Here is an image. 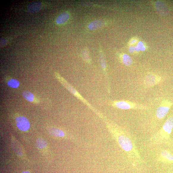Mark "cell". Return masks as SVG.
<instances>
[{"label":"cell","instance_id":"obj_1","mask_svg":"<svg viewBox=\"0 0 173 173\" xmlns=\"http://www.w3.org/2000/svg\"><path fill=\"white\" fill-rule=\"evenodd\" d=\"M112 128L114 135L119 145L126 152L129 158L134 163H141L142 158L133 137L117 128L112 127Z\"/></svg>","mask_w":173,"mask_h":173},{"label":"cell","instance_id":"obj_2","mask_svg":"<svg viewBox=\"0 0 173 173\" xmlns=\"http://www.w3.org/2000/svg\"><path fill=\"white\" fill-rule=\"evenodd\" d=\"M173 129V115L169 117L161 128L151 138V141L155 143H161L170 138Z\"/></svg>","mask_w":173,"mask_h":173},{"label":"cell","instance_id":"obj_3","mask_svg":"<svg viewBox=\"0 0 173 173\" xmlns=\"http://www.w3.org/2000/svg\"><path fill=\"white\" fill-rule=\"evenodd\" d=\"M111 105L115 108L124 110H146L148 109L147 106L145 105L128 101H115L111 103Z\"/></svg>","mask_w":173,"mask_h":173},{"label":"cell","instance_id":"obj_4","mask_svg":"<svg viewBox=\"0 0 173 173\" xmlns=\"http://www.w3.org/2000/svg\"><path fill=\"white\" fill-rule=\"evenodd\" d=\"M173 105V103L166 100H163L158 107L156 112V118L159 120L163 119Z\"/></svg>","mask_w":173,"mask_h":173},{"label":"cell","instance_id":"obj_5","mask_svg":"<svg viewBox=\"0 0 173 173\" xmlns=\"http://www.w3.org/2000/svg\"><path fill=\"white\" fill-rule=\"evenodd\" d=\"M162 79L161 77L159 76L154 73H149L144 78V85L146 88H152L159 84Z\"/></svg>","mask_w":173,"mask_h":173},{"label":"cell","instance_id":"obj_6","mask_svg":"<svg viewBox=\"0 0 173 173\" xmlns=\"http://www.w3.org/2000/svg\"><path fill=\"white\" fill-rule=\"evenodd\" d=\"M16 126L21 130L26 131L29 129L30 125L28 119L26 117L20 116L15 119Z\"/></svg>","mask_w":173,"mask_h":173},{"label":"cell","instance_id":"obj_7","mask_svg":"<svg viewBox=\"0 0 173 173\" xmlns=\"http://www.w3.org/2000/svg\"><path fill=\"white\" fill-rule=\"evenodd\" d=\"M56 76L57 78H58L59 80L66 88L70 92H71L72 93L77 97L78 98L80 99L81 101L84 102V103L86 105L89 106V104L84 99V98L81 96L78 93L75 89H74L72 86L70 85L67 83L66 81H65L62 77L60 76L58 74H56Z\"/></svg>","mask_w":173,"mask_h":173},{"label":"cell","instance_id":"obj_8","mask_svg":"<svg viewBox=\"0 0 173 173\" xmlns=\"http://www.w3.org/2000/svg\"><path fill=\"white\" fill-rule=\"evenodd\" d=\"M158 159L159 161L163 163H173V155L166 150L160 151Z\"/></svg>","mask_w":173,"mask_h":173},{"label":"cell","instance_id":"obj_9","mask_svg":"<svg viewBox=\"0 0 173 173\" xmlns=\"http://www.w3.org/2000/svg\"><path fill=\"white\" fill-rule=\"evenodd\" d=\"M43 4L39 1H34L29 4L27 7L28 11L32 13L39 11L42 9Z\"/></svg>","mask_w":173,"mask_h":173},{"label":"cell","instance_id":"obj_10","mask_svg":"<svg viewBox=\"0 0 173 173\" xmlns=\"http://www.w3.org/2000/svg\"><path fill=\"white\" fill-rule=\"evenodd\" d=\"M105 23L103 21L97 20L90 23L88 27L89 30H95L104 26Z\"/></svg>","mask_w":173,"mask_h":173},{"label":"cell","instance_id":"obj_11","mask_svg":"<svg viewBox=\"0 0 173 173\" xmlns=\"http://www.w3.org/2000/svg\"><path fill=\"white\" fill-rule=\"evenodd\" d=\"M156 7L159 13L162 16H165L168 13L167 7L162 2L158 1L156 3Z\"/></svg>","mask_w":173,"mask_h":173},{"label":"cell","instance_id":"obj_12","mask_svg":"<svg viewBox=\"0 0 173 173\" xmlns=\"http://www.w3.org/2000/svg\"><path fill=\"white\" fill-rule=\"evenodd\" d=\"M70 18V15L67 12H64L60 14L56 19V22L62 24L67 22Z\"/></svg>","mask_w":173,"mask_h":173},{"label":"cell","instance_id":"obj_13","mask_svg":"<svg viewBox=\"0 0 173 173\" xmlns=\"http://www.w3.org/2000/svg\"><path fill=\"white\" fill-rule=\"evenodd\" d=\"M49 133L51 135L56 137H62L65 135L62 130L55 128H51L49 129Z\"/></svg>","mask_w":173,"mask_h":173},{"label":"cell","instance_id":"obj_14","mask_svg":"<svg viewBox=\"0 0 173 173\" xmlns=\"http://www.w3.org/2000/svg\"><path fill=\"white\" fill-rule=\"evenodd\" d=\"M22 95L25 99L29 101L33 102L34 97L33 94L29 91H24L22 92Z\"/></svg>","mask_w":173,"mask_h":173},{"label":"cell","instance_id":"obj_15","mask_svg":"<svg viewBox=\"0 0 173 173\" xmlns=\"http://www.w3.org/2000/svg\"><path fill=\"white\" fill-rule=\"evenodd\" d=\"M122 62L123 64L127 66H129L133 62L131 58L129 55L125 54L122 57Z\"/></svg>","mask_w":173,"mask_h":173},{"label":"cell","instance_id":"obj_16","mask_svg":"<svg viewBox=\"0 0 173 173\" xmlns=\"http://www.w3.org/2000/svg\"><path fill=\"white\" fill-rule=\"evenodd\" d=\"M36 144L37 147L40 149H44L47 145V142L43 138H40L37 140Z\"/></svg>","mask_w":173,"mask_h":173},{"label":"cell","instance_id":"obj_17","mask_svg":"<svg viewBox=\"0 0 173 173\" xmlns=\"http://www.w3.org/2000/svg\"><path fill=\"white\" fill-rule=\"evenodd\" d=\"M7 84L10 87L16 88L18 87L20 83L18 81L15 79H12L8 81Z\"/></svg>","mask_w":173,"mask_h":173},{"label":"cell","instance_id":"obj_18","mask_svg":"<svg viewBox=\"0 0 173 173\" xmlns=\"http://www.w3.org/2000/svg\"><path fill=\"white\" fill-rule=\"evenodd\" d=\"M104 58L103 54L102 53H101L100 56L101 65L103 69L105 70L106 68V65Z\"/></svg>","mask_w":173,"mask_h":173},{"label":"cell","instance_id":"obj_19","mask_svg":"<svg viewBox=\"0 0 173 173\" xmlns=\"http://www.w3.org/2000/svg\"><path fill=\"white\" fill-rule=\"evenodd\" d=\"M137 51H144L145 49V47L144 46V44L142 42H139L136 47Z\"/></svg>","mask_w":173,"mask_h":173},{"label":"cell","instance_id":"obj_20","mask_svg":"<svg viewBox=\"0 0 173 173\" xmlns=\"http://www.w3.org/2000/svg\"><path fill=\"white\" fill-rule=\"evenodd\" d=\"M82 56H83V58L86 61V62H89V54L87 51H84L83 52H82Z\"/></svg>","mask_w":173,"mask_h":173},{"label":"cell","instance_id":"obj_21","mask_svg":"<svg viewBox=\"0 0 173 173\" xmlns=\"http://www.w3.org/2000/svg\"><path fill=\"white\" fill-rule=\"evenodd\" d=\"M135 51H137V48L136 47H130L129 49V51L132 53Z\"/></svg>","mask_w":173,"mask_h":173},{"label":"cell","instance_id":"obj_22","mask_svg":"<svg viewBox=\"0 0 173 173\" xmlns=\"http://www.w3.org/2000/svg\"><path fill=\"white\" fill-rule=\"evenodd\" d=\"M136 42V40H132L130 42L131 44H133Z\"/></svg>","mask_w":173,"mask_h":173},{"label":"cell","instance_id":"obj_23","mask_svg":"<svg viewBox=\"0 0 173 173\" xmlns=\"http://www.w3.org/2000/svg\"><path fill=\"white\" fill-rule=\"evenodd\" d=\"M22 173H30V172L28 171H25L23 172Z\"/></svg>","mask_w":173,"mask_h":173}]
</instances>
